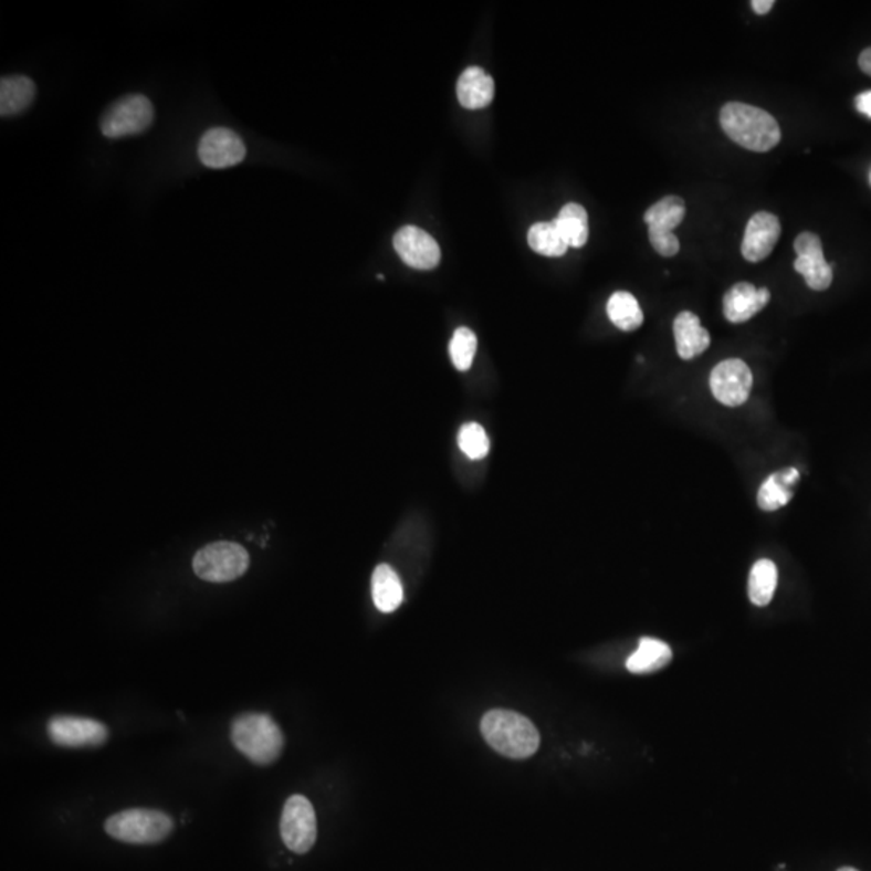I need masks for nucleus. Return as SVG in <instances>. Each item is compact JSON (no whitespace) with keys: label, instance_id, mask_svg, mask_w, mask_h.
I'll return each instance as SVG.
<instances>
[{"label":"nucleus","instance_id":"nucleus-24","mask_svg":"<svg viewBox=\"0 0 871 871\" xmlns=\"http://www.w3.org/2000/svg\"><path fill=\"white\" fill-rule=\"evenodd\" d=\"M794 269L806 277L807 286L814 291H827L832 283V266L821 254L804 255L794 262Z\"/></svg>","mask_w":871,"mask_h":871},{"label":"nucleus","instance_id":"nucleus-17","mask_svg":"<svg viewBox=\"0 0 871 871\" xmlns=\"http://www.w3.org/2000/svg\"><path fill=\"white\" fill-rule=\"evenodd\" d=\"M371 596L379 612L391 613L399 609L403 600V588L395 568L381 564L371 576Z\"/></svg>","mask_w":871,"mask_h":871},{"label":"nucleus","instance_id":"nucleus-8","mask_svg":"<svg viewBox=\"0 0 871 871\" xmlns=\"http://www.w3.org/2000/svg\"><path fill=\"white\" fill-rule=\"evenodd\" d=\"M48 736L60 747H97L108 739V728L99 720L57 715L49 720Z\"/></svg>","mask_w":871,"mask_h":871},{"label":"nucleus","instance_id":"nucleus-27","mask_svg":"<svg viewBox=\"0 0 871 871\" xmlns=\"http://www.w3.org/2000/svg\"><path fill=\"white\" fill-rule=\"evenodd\" d=\"M459 445L460 451L472 460H481L490 454V438L478 423H466L460 428Z\"/></svg>","mask_w":871,"mask_h":871},{"label":"nucleus","instance_id":"nucleus-13","mask_svg":"<svg viewBox=\"0 0 871 871\" xmlns=\"http://www.w3.org/2000/svg\"><path fill=\"white\" fill-rule=\"evenodd\" d=\"M772 294L767 287L757 290L751 283L734 284L723 298V314L732 323H744L764 311L770 302Z\"/></svg>","mask_w":871,"mask_h":871},{"label":"nucleus","instance_id":"nucleus-15","mask_svg":"<svg viewBox=\"0 0 871 871\" xmlns=\"http://www.w3.org/2000/svg\"><path fill=\"white\" fill-rule=\"evenodd\" d=\"M494 80L480 66H470L457 83V97L469 111L487 107L494 97Z\"/></svg>","mask_w":871,"mask_h":871},{"label":"nucleus","instance_id":"nucleus-2","mask_svg":"<svg viewBox=\"0 0 871 871\" xmlns=\"http://www.w3.org/2000/svg\"><path fill=\"white\" fill-rule=\"evenodd\" d=\"M481 734L499 754L528 758L539 749V732L532 720L520 713L495 709L481 720Z\"/></svg>","mask_w":871,"mask_h":871},{"label":"nucleus","instance_id":"nucleus-20","mask_svg":"<svg viewBox=\"0 0 871 871\" xmlns=\"http://www.w3.org/2000/svg\"><path fill=\"white\" fill-rule=\"evenodd\" d=\"M528 244L533 251L546 258H562L570 248L555 220L533 224L528 231Z\"/></svg>","mask_w":871,"mask_h":871},{"label":"nucleus","instance_id":"nucleus-26","mask_svg":"<svg viewBox=\"0 0 871 871\" xmlns=\"http://www.w3.org/2000/svg\"><path fill=\"white\" fill-rule=\"evenodd\" d=\"M478 340L475 333L469 328L455 329L454 336L449 346L451 353L452 364L455 365L457 370L466 371L475 360Z\"/></svg>","mask_w":871,"mask_h":871},{"label":"nucleus","instance_id":"nucleus-6","mask_svg":"<svg viewBox=\"0 0 871 871\" xmlns=\"http://www.w3.org/2000/svg\"><path fill=\"white\" fill-rule=\"evenodd\" d=\"M153 102L140 94L122 97L105 111L101 118V132L105 138L122 139L126 136L143 135L153 126Z\"/></svg>","mask_w":871,"mask_h":871},{"label":"nucleus","instance_id":"nucleus-28","mask_svg":"<svg viewBox=\"0 0 871 871\" xmlns=\"http://www.w3.org/2000/svg\"><path fill=\"white\" fill-rule=\"evenodd\" d=\"M649 239H651L652 248L655 249L657 254L662 258H674L680 252V241L674 237V233L649 231Z\"/></svg>","mask_w":871,"mask_h":871},{"label":"nucleus","instance_id":"nucleus-21","mask_svg":"<svg viewBox=\"0 0 871 871\" xmlns=\"http://www.w3.org/2000/svg\"><path fill=\"white\" fill-rule=\"evenodd\" d=\"M607 314H609L610 322L621 332H634L644 322L639 302L636 301L633 294L627 293V291H618L612 294L609 304H607Z\"/></svg>","mask_w":871,"mask_h":871},{"label":"nucleus","instance_id":"nucleus-33","mask_svg":"<svg viewBox=\"0 0 871 871\" xmlns=\"http://www.w3.org/2000/svg\"><path fill=\"white\" fill-rule=\"evenodd\" d=\"M781 476H783V481H785V483L788 484V486L793 487L794 484H796L797 481H799L800 473L799 470L797 469H788L785 470V472H781Z\"/></svg>","mask_w":871,"mask_h":871},{"label":"nucleus","instance_id":"nucleus-25","mask_svg":"<svg viewBox=\"0 0 871 871\" xmlns=\"http://www.w3.org/2000/svg\"><path fill=\"white\" fill-rule=\"evenodd\" d=\"M793 487L783 481L781 472L773 473L758 490V507L765 512H775L791 502Z\"/></svg>","mask_w":871,"mask_h":871},{"label":"nucleus","instance_id":"nucleus-32","mask_svg":"<svg viewBox=\"0 0 871 871\" xmlns=\"http://www.w3.org/2000/svg\"><path fill=\"white\" fill-rule=\"evenodd\" d=\"M859 65L863 73L871 76V48L865 49V51L860 54Z\"/></svg>","mask_w":871,"mask_h":871},{"label":"nucleus","instance_id":"nucleus-22","mask_svg":"<svg viewBox=\"0 0 871 871\" xmlns=\"http://www.w3.org/2000/svg\"><path fill=\"white\" fill-rule=\"evenodd\" d=\"M555 223L560 228L562 234L567 239L570 248H583V245L588 242V212H586L585 207L579 206V203H567V206L560 210L558 217L555 218Z\"/></svg>","mask_w":871,"mask_h":871},{"label":"nucleus","instance_id":"nucleus-3","mask_svg":"<svg viewBox=\"0 0 871 871\" xmlns=\"http://www.w3.org/2000/svg\"><path fill=\"white\" fill-rule=\"evenodd\" d=\"M234 747L252 764L270 765L283 753L284 737L266 713H242L231 725Z\"/></svg>","mask_w":871,"mask_h":871},{"label":"nucleus","instance_id":"nucleus-4","mask_svg":"<svg viewBox=\"0 0 871 871\" xmlns=\"http://www.w3.org/2000/svg\"><path fill=\"white\" fill-rule=\"evenodd\" d=\"M174 827L167 814L153 809L122 810L105 821V831L128 844H157L170 836Z\"/></svg>","mask_w":871,"mask_h":871},{"label":"nucleus","instance_id":"nucleus-12","mask_svg":"<svg viewBox=\"0 0 871 871\" xmlns=\"http://www.w3.org/2000/svg\"><path fill=\"white\" fill-rule=\"evenodd\" d=\"M781 234L778 217L768 212H757L751 218L744 233L741 252L751 263L762 262L772 254Z\"/></svg>","mask_w":871,"mask_h":871},{"label":"nucleus","instance_id":"nucleus-19","mask_svg":"<svg viewBox=\"0 0 871 871\" xmlns=\"http://www.w3.org/2000/svg\"><path fill=\"white\" fill-rule=\"evenodd\" d=\"M684 216H686L684 200L678 196H669L653 203L646 212L644 220L649 224V231L673 233L674 228L683 223Z\"/></svg>","mask_w":871,"mask_h":871},{"label":"nucleus","instance_id":"nucleus-30","mask_svg":"<svg viewBox=\"0 0 871 871\" xmlns=\"http://www.w3.org/2000/svg\"><path fill=\"white\" fill-rule=\"evenodd\" d=\"M856 107L860 114L871 118V91H867V93H862L857 96Z\"/></svg>","mask_w":871,"mask_h":871},{"label":"nucleus","instance_id":"nucleus-14","mask_svg":"<svg viewBox=\"0 0 871 871\" xmlns=\"http://www.w3.org/2000/svg\"><path fill=\"white\" fill-rule=\"evenodd\" d=\"M674 340H676L678 356L683 360L701 356L711 346V335L701 325L697 315L691 312H681L674 319Z\"/></svg>","mask_w":871,"mask_h":871},{"label":"nucleus","instance_id":"nucleus-31","mask_svg":"<svg viewBox=\"0 0 871 871\" xmlns=\"http://www.w3.org/2000/svg\"><path fill=\"white\" fill-rule=\"evenodd\" d=\"M751 6H753L754 12L758 13V15H767L775 2L773 0H754V2H751Z\"/></svg>","mask_w":871,"mask_h":871},{"label":"nucleus","instance_id":"nucleus-34","mask_svg":"<svg viewBox=\"0 0 871 871\" xmlns=\"http://www.w3.org/2000/svg\"><path fill=\"white\" fill-rule=\"evenodd\" d=\"M838 871H859V870L852 869V867H842V869Z\"/></svg>","mask_w":871,"mask_h":871},{"label":"nucleus","instance_id":"nucleus-16","mask_svg":"<svg viewBox=\"0 0 871 871\" xmlns=\"http://www.w3.org/2000/svg\"><path fill=\"white\" fill-rule=\"evenodd\" d=\"M36 97V84L24 75L3 76L0 81V115L3 118L23 114Z\"/></svg>","mask_w":871,"mask_h":871},{"label":"nucleus","instance_id":"nucleus-10","mask_svg":"<svg viewBox=\"0 0 871 871\" xmlns=\"http://www.w3.org/2000/svg\"><path fill=\"white\" fill-rule=\"evenodd\" d=\"M198 153L200 161L206 167L221 170V168H230L241 164L245 159L248 149L238 133L218 126V128L203 133Z\"/></svg>","mask_w":871,"mask_h":871},{"label":"nucleus","instance_id":"nucleus-5","mask_svg":"<svg viewBox=\"0 0 871 871\" xmlns=\"http://www.w3.org/2000/svg\"><path fill=\"white\" fill-rule=\"evenodd\" d=\"M251 558L248 550L237 543L209 544L196 554L192 568L203 581L230 583L248 571Z\"/></svg>","mask_w":871,"mask_h":871},{"label":"nucleus","instance_id":"nucleus-7","mask_svg":"<svg viewBox=\"0 0 871 871\" xmlns=\"http://www.w3.org/2000/svg\"><path fill=\"white\" fill-rule=\"evenodd\" d=\"M281 838L290 851L307 853L317 841V817L304 796H291L281 815Z\"/></svg>","mask_w":871,"mask_h":871},{"label":"nucleus","instance_id":"nucleus-23","mask_svg":"<svg viewBox=\"0 0 871 871\" xmlns=\"http://www.w3.org/2000/svg\"><path fill=\"white\" fill-rule=\"evenodd\" d=\"M776 585H778L776 565L768 558L755 562L749 576L751 602L757 607L768 606L775 596Z\"/></svg>","mask_w":871,"mask_h":871},{"label":"nucleus","instance_id":"nucleus-18","mask_svg":"<svg viewBox=\"0 0 871 871\" xmlns=\"http://www.w3.org/2000/svg\"><path fill=\"white\" fill-rule=\"evenodd\" d=\"M673 652L669 644L660 639L642 638L638 651L627 660L628 672L649 674L659 672L672 662Z\"/></svg>","mask_w":871,"mask_h":871},{"label":"nucleus","instance_id":"nucleus-9","mask_svg":"<svg viewBox=\"0 0 871 871\" xmlns=\"http://www.w3.org/2000/svg\"><path fill=\"white\" fill-rule=\"evenodd\" d=\"M711 389L715 399L726 407H739L749 399L753 371L739 358H728L713 368Z\"/></svg>","mask_w":871,"mask_h":871},{"label":"nucleus","instance_id":"nucleus-11","mask_svg":"<svg viewBox=\"0 0 871 871\" xmlns=\"http://www.w3.org/2000/svg\"><path fill=\"white\" fill-rule=\"evenodd\" d=\"M395 249L403 263L417 270H433L441 262V249L433 237L417 227H403L395 237Z\"/></svg>","mask_w":871,"mask_h":871},{"label":"nucleus","instance_id":"nucleus-29","mask_svg":"<svg viewBox=\"0 0 871 871\" xmlns=\"http://www.w3.org/2000/svg\"><path fill=\"white\" fill-rule=\"evenodd\" d=\"M794 251H796L797 258H804V255L821 254L823 245H821L818 234L806 231L794 241Z\"/></svg>","mask_w":871,"mask_h":871},{"label":"nucleus","instance_id":"nucleus-1","mask_svg":"<svg viewBox=\"0 0 871 871\" xmlns=\"http://www.w3.org/2000/svg\"><path fill=\"white\" fill-rule=\"evenodd\" d=\"M720 125L730 139L753 153H768L781 140L778 122L754 105L728 102L720 112Z\"/></svg>","mask_w":871,"mask_h":871}]
</instances>
